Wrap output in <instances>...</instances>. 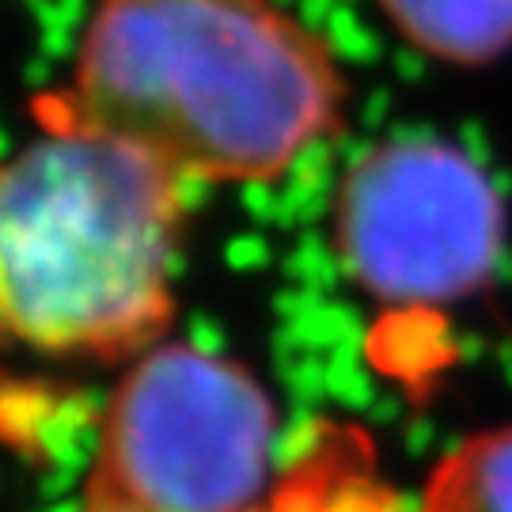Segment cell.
<instances>
[{"label": "cell", "mask_w": 512, "mask_h": 512, "mask_svg": "<svg viewBox=\"0 0 512 512\" xmlns=\"http://www.w3.org/2000/svg\"><path fill=\"white\" fill-rule=\"evenodd\" d=\"M346 73L281 0H95L61 114L183 183H270L338 129Z\"/></svg>", "instance_id": "1"}, {"label": "cell", "mask_w": 512, "mask_h": 512, "mask_svg": "<svg viewBox=\"0 0 512 512\" xmlns=\"http://www.w3.org/2000/svg\"><path fill=\"white\" fill-rule=\"evenodd\" d=\"M186 186L69 118L0 160V342L42 357L148 353L175 315Z\"/></svg>", "instance_id": "2"}, {"label": "cell", "mask_w": 512, "mask_h": 512, "mask_svg": "<svg viewBox=\"0 0 512 512\" xmlns=\"http://www.w3.org/2000/svg\"><path fill=\"white\" fill-rule=\"evenodd\" d=\"M277 410L247 368L194 342L152 346L114 387L84 509L266 512Z\"/></svg>", "instance_id": "3"}, {"label": "cell", "mask_w": 512, "mask_h": 512, "mask_svg": "<svg viewBox=\"0 0 512 512\" xmlns=\"http://www.w3.org/2000/svg\"><path fill=\"white\" fill-rule=\"evenodd\" d=\"M334 251L384 304H459L486 289L501 262L505 202L452 141L391 137L361 152L338 186Z\"/></svg>", "instance_id": "4"}, {"label": "cell", "mask_w": 512, "mask_h": 512, "mask_svg": "<svg viewBox=\"0 0 512 512\" xmlns=\"http://www.w3.org/2000/svg\"><path fill=\"white\" fill-rule=\"evenodd\" d=\"M399 35L448 65H490L512 50V0H380Z\"/></svg>", "instance_id": "5"}, {"label": "cell", "mask_w": 512, "mask_h": 512, "mask_svg": "<svg viewBox=\"0 0 512 512\" xmlns=\"http://www.w3.org/2000/svg\"><path fill=\"white\" fill-rule=\"evenodd\" d=\"M421 512H512V425L475 433L440 459Z\"/></svg>", "instance_id": "6"}, {"label": "cell", "mask_w": 512, "mask_h": 512, "mask_svg": "<svg viewBox=\"0 0 512 512\" xmlns=\"http://www.w3.org/2000/svg\"><path fill=\"white\" fill-rule=\"evenodd\" d=\"M80 512H103V509H84V505H80Z\"/></svg>", "instance_id": "7"}]
</instances>
